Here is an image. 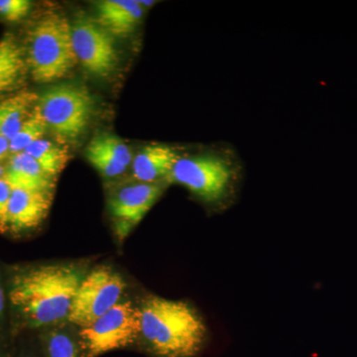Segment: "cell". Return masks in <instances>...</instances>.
Listing matches in <instances>:
<instances>
[{"label":"cell","mask_w":357,"mask_h":357,"mask_svg":"<svg viewBox=\"0 0 357 357\" xmlns=\"http://www.w3.org/2000/svg\"><path fill=\"white\" fill-rule=\"evenodd\" d=\"M10 157V148L9 141L6 138L0 137V163Z\"/></svg>","instance_id":"22"},{"label":"cell","mask_w":357,"mask_h":357,"mask_svg":"<svg viewBox=\"0 0 357 357\" xmlns=\"http://www.w3.org/2000/svg\"><path fill=\"white\" fill-rule=\"evenodd\" d=\"M31 2L28 0H0V15L4 20L15 22L29 13Z\"/></svg>","instance_id":"20"},{"label":"cell","mask_w":357,"mask_h":357,"mask_svg":"<svg viewBox=\"0 0 357 357\" xmlns=\"http://www.w3.org/2000/svg\"><path fill=\"white\" fill-rule=\"evenodd\" d=\"M86 157L100 175L107 178L119 177L126 172L133 161L128 145L112 133L95 136L86 146Z\"/></svg>","instance_id":"11"},{"label":"cell","mask_w":357,"mask_h":357,"mask_svg":"<svg viewBox=\"0 0 357 357\" xmlns=\"http://www.w3.org/2000/svg\"><path fill=\"white\" fill-rule=\"evenodd\" d=\"M180 156L175 148L168 145H148L134 157L131 164L133 178L142 183L168 182L169 175Z\"/></svg>","instance_id":"12"},{"label":"cell","mask_w":357,"mask_h":357,"mask_svg":"<svg viewBox=\"0 0 357 357\" xmlns=\"http://www.w3.org/2000/svg\"><path fill=\"white\" fill-rule=\"evenodd\" d=\"M24 152L31 156L45 172L55 178L69 160V153L65 147L44 138L26 148Z\"/></svg>","instance_id":"17"},{"label":"cell","mask_w":357,"mask_h":357,"mask_svg":"<svg viewBox=\"0 0 357 357\" xmlns=\"http://www.w3.org/2000/svg\"><path fill=\"white\" fill-rule=\"evenodd\" d=\"M4 307H6V295H4L3 288L0 283V318L3 316Z\"/></svg>","instance_id":"23"},{"label":"cell","mask_w":357,"mask_h":357,"mask_svg":"<svg viewBox=\"0 0 357 357\" xmlns=\"http://www.w3.org/2000/svg\"><path fill=\"white\" fill-rule=\"evenodd\" d=\"M4 178L13 189L54 192L55 178L25 152L13 155L6 166Z\"/></svg>","instance_id":"14"},{"label":"cell","mask_w":357,"mask_h":357,"mask_svg":"<svg viewBox=\"0 0 357 357\" xmlns=\"http://www.w3.org/2000/svg\"><path fill=\"white\" fill-rule=\"evenodd\" d=\"M4 173H6V166L0 163V180L4 177Z\"/></svg>","instance_id":"26"},{"label":"cell","mask_w":357,"mask_h":357,"mask_svg":"<svg viewBox=\"0 0 357 357\" xmlns=\"http://www.w3.org/2000/svg\"><path fill=\"white\" fill-rule=\"evenodd\" d=\"M26 62L37 83L65 77L77 65L72 24L60 13H49L32 26L27 37Z\"/></svg>","instance_id":"3"},{"label":"cell","mask_w":357,"mask_h":357,"mask_svg":"<svg viewBox=\"0 0 357 357\" xmlns=\"http://www.w3.org/2000/svg\"><path fill=\"white\" fill-rule=\"evenodd\" d=\"M238 181V166L227 152H206L180 156L168 182L184 185L192 195L211 206L229 203Z\"/></svg>","instance_id":"4"},{"label":"cell","mask_w":357,"mask_h":357,"mask_svg":"<svg viewBox=\"0 0 357 357\" xmlns=\"http://www.w3.org/2000/svg\"><path fill=\"white\" fill-rule=\"evenodd\" d=\"M13 188L6 178L0 180V231H8V204Z\"/></svg>","instance_id":"21"},{"label":"cell","mask_w":357,"mask_h":357,"mask_svg":"<svg viewBox=\"0 0 357 357\" xmlns=\"http://www.w3.org/2000/svg\"><path fill=\"white\" fill-rule=\"evenodd\" d=\"M126 287V281L112 268H96L79 284L68 321L79 328L91 325L121 302Z\"/></svg>","instance_id":"7"},{"label":"cell","mask_w":357,"mask_h":357,"mask_svg":"<svg viewBox=\"0 0 357 357\" xmlns=\"http://www.w3.org/2000/svg\"><path fill=\"white\" fill-rule=\"evenodd\" d=\"M54 192L13 189L8 204V231L20 234L39 227L50 210Z\"/></svg>","instance_id":"10"},{"label":"cell","mask_w":357,"mask_h":357,"mask_svg":"<svg viewBox=\"0 0 357 357\" xmlns=\"http://www.w3.org/2000/svg\"><path fill=\"white\" fill-rule=\"evenodd\" d=\"M86 273L74 264L28 268L13 276L9 300L28 328L68 321L79 284Z\"/></svg>","instance_id":"1"},{"label":"cell","mask_w":357,"mask_h":357,"mask_svg":"<svg viewBox=\"0 0 357 357\" xmlns=\"http://www.w3.org/2000/svg\"><path fill=\"white\" fill-rule=\"evenodd\" d=\"M98 22L112 36L128 37L139 24L143 8L133 0H103L96 4Z\"/></svg>","instance_id":"13"},{"label":"cell","mask_w":357,"mask_h":357,"mask_svg":"<svg viewBox=\"0 0 357 357\" xmlns=\"http://www.w3.org/2000/svg\"><path fill=\"white\" fill-rule=\"evenodd\" d=\"M168 182L129 183L110 192L109 208L114 217L116 234L126 237L143 220L165 191Z\"/></svg>","instance_id":"9"},{"label":"cell","mask_w":357,"mask_h":357,"mask_svg":"<svg viewBox=\"0 0 357 357\" xmlns=\"http://www.w3.org/2000/svg\"><path fill=\"white\" fill-rule=\"evenodd\" d=\"M141 6H151L156 3V1H139Z\"/></svg>","instance_id":"25"},{"label":"cell","mask_w":357,"mask_h":357,"mask_svg":"<svg viewBox=\"0 0 357 357\" xmlns=\"http://www.w3.org/2000/svg\"><path fill=\"white\" fill-rule=\"evenodd\" d=\"M39 96L31 91L16 93L0 102V137L10 141L38 103Z\"/></svg>","instance_id":"15"},{"label":"cell","mask_w":357,"mask_h":357,"mask_svg":"<svg viewBox=\"0 0 357 357\" xmlns=\"http://www.w3.org/2000/svg\"><path fill=\"white\" fill-rule=\"evenodd\" d=\"M27 62L11 35L0 41V95L17 89L25 76Z\"/></svg>","instance_id":"16"},{"label":"cell","mask_w":357,"mask_h":357,"mask_svg":"<svg viewBox=\"0 0 357 357\" xmlns=\"http://www.w3.org/2000/svg\"><path fill=\"white\" fill-rule=\"evenodd\" d=\"M0 357H11L6 345L0 342Z\"/></svg>","instance_id":"24"},{"label":"cell","mask_w":357,"mask_h":357,"mask_svg":"<svg viewBox=\"0 0 357 357\" xmlns=\"http://www.w3.org/2000/svg\"><path fill=\"white\" fill-rule=\"evenodd\" d=\"M72 39L77 62L93 77H107L116 69L119 56L114 36L96 20L79 16L72 24Z\"/></svg>","instance_id":"8"},{"label":"cell","mask_w":357,"mask_h":357,"mask_svg":"<svg viewBox=\"0 0 357 357\" xmlns=\"http://www.w3.org/2000/svg\"><path fill=\"white\" fill-rule=\"evenodd\" d=\"M44 357H83L79 340L60 330H53L42 337Z\"/></svg>","instance_id":"19"},{"label":"cell","mask_w":357,"mask_h":357,"mask_svg":"<svg viewBox=\"0 0 357 357\" xmlns=\"http://www.w3.org/2000/svg\"><path fill=\"white\" fill-rule=\"evenodd\" d=\"M141 321L138 307L129 301L119 302L79 333L83 357H98L126 349L138 342Z\"/></svg>","instance_id":"6"},{"label":"cell","mask_w":357,"mask_h":357,"mask_svg":"<svg viewBox=\"0 0 357 357\" xmlns=\"http://www.w3.org/2000/svg\"><path fill=\"white\" fill-rule=\"evenodd\" d=\"M47 128L48 126L40 112L38 105H36L31 114L21 126L18 133L9 141L10 156L24 152L26 148L29 147L37 140L42 139L46 133Z\"/></svg>","instance_id":"18"},{"label":"cell","mask_w":357,"mask_h":357,"mask_svg":"<svg viewBox=\"0 0 357 357\" xmlns=\"http://www.w3.org/2000/svg\"><path fill=\"white\" fill-rule=\"evenodd\" d=\"M40 112L48 128L64 141H76L88 128L95 100L88 89L77 84L51 86L39 96Z\"/></svg>","instance_id":"5"},{"label":"cell","mask_w":357,"mask_h":357,"mask_svg":"<svg viewBox=\"0 0 357 357\" xmlns=\"http://www.w3.org/2000/svg\"><path fill=\"white\" fill-rule=\"evenodd\" d=\"M138 342L154 357H198L208 332L196 307L184 301L148 296L139 307Z\"/></svg>","instance_id":"2"},{"label":"cell","mask_w":357,"mask_h":357,"mask_svg":"<svg viewBox=\"0 0 357 357\" xmlns=\"http://www.w3.org/2000/svg\"><path fill=\"white\" fill-rule=\"evenodd\" d=\"M18 357H37L34 356V354H32V352H22V354H20V356Z\"/></svg>","instance_id":"27"}]
</instances>
